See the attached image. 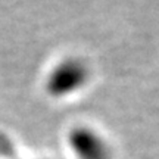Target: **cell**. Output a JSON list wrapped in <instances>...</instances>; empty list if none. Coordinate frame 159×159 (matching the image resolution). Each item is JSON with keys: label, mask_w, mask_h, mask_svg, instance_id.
Listing matches in <instances>:
<instances>
[{"label": "cell", "mask_w": 159, "mask_h": 159, "mask_svg": "<svg viewBox=\"0 0 159 159\" xmlns=\"http://www.w3.org/2000/svg\"><path fill=\"white\" fill-rule=\"evenodd\" d=\"M90 68L80 57H65L49 71L44 89L53 99L69 97L89 84Z\"/></svg>", "instance_id": "1"}, {"label": "cell", "mask_w": 159, "mask_h": 159, "mask_svg": "<svg viewBox=\"0 0 159 159\" xmlns=\"http://www.w3.org/2000/svg\"><path fill=\"white\" fill-rule=\"evenodd\" d=\"M68 144L77 159H111L108 142L90 127L72 128L68 134Z\"/></svg>", "instance_id": "2"}]
</instances>
